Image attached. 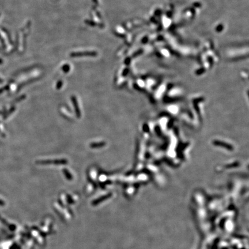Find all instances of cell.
<instances>
[{"instance_id":"obj_1","label":"cell","mask_w":249,"mask_h":249,"mask_svg":"<svg viewBox=\"0 0 249 249\" xmlns=\"http://www.w3.org/2000/svg\"><path fill=\"white\" fill-rule=\"evenodd\" d=\"M38 164H66L68 163V161L65 159H57V160H43L38 161Z\"/></svg>"},{"instance_id":"obj_2","label":"cell","mask_w":249,"mask_h":249,"mask_svg":"<svg viewBox=\"0 0 249 249\" xmlns=\"http://www.w3.org/2000/svg\"><path fill=\"white\" fill-rule=\"evenodd\" d=\"M72 102L73 103V105H74V106H75L76 114L77 117H80L81 112H80V111L79 107H78V106L77 101L76 100V98H75V96H72Z\"/></svg>"},{"instance_id":"obj_4","label":"cell","mask_w":249,"mask_h":249,"mask_svg":"<svg viewBox=\"0 0 249 249\" xmlns=\"http://www.w3.org/2000/svg\"><path fill=\"white\" fill-rule=\"evenodd\" d=\"M62 84V83L61 82L58 83V85H57V88H58V89L61 88V86Z\"/></svg>"},{"instance_id":"obj_3","label":"cell","mask_w":249,"mask_h":249,"mask_svg":"<svg viewBox=\"0 0 249 249\" xmlns=\"http://www.w3.org/2000/svg\"><path fill=\"white\" fill-rule=\"evenodd\" d=\"M106 145V143L104 142H100L98 143H92L90 145V146L92 148H99Z\"/></svg>"},{"instance_id":"obj_5","label":"cell","mask_w":249,"mask_h":249,"mask_svg":"<svg viewBox=\"0 0 249 249\" xmlns=\"http://www.w3.org/2000/svg\"><path fill=\"white\" fill-rule=\"evenodd\" d=\"M0 205H4V204H3V202H2L1 200H0Z\"/></svg>"}]
</instances>
